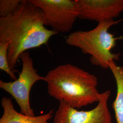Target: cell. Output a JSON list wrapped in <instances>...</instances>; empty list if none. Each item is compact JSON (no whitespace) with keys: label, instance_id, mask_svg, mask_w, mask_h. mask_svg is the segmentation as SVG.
<instances>
[{"label":"cell","instance_id":"5","mask_svg":"<svg viewBox=\"0 0 123 123\" xmlns=\"http://www.w3.org/2000/svg\"><path fill=\"white\" fill-rule=\"evenodd\" d=\"M43 14L45 25L58 33L72 30L79 11L77 0H30Z\"/></svg>","mask_w":123,"mask_h":123},{"label":"cell","instance_id":"12","mask_svg":"<svg viewBox=\"0 0 123 123\" xmlns=\"http://www.w3.org/2000/svg\"></svg>","mask_w":123,"mask_h":123},{"label":"cell","instance_id":"8","mask_svg":"<svg viewBox=\"0 0 123 123\" xmlns=\"http://www.w3.org/2000/svg\"><path fill=\"white\" fill-rule=\"evenodd\" d=\"M1 105L3 113L0 119V123H49L53 117V110L39 116H28L19 113L15 110L12 101L6 97L2 98Z\"/></svg>","mask_w":123,"mask_h":123},{"label":"cell","instance_id":"11","mask_svg":"<svg viewBox=\"0 0 123 123\" xmlns=\"http://www.w3.org/2000/svg\"><path fill=\"white\" fill-rule=\"evenodd\" d=\"M23 0H0V18L6 17L14 13L19 7Z\"/></svg>","mask_w":123,"mask_h":123},{"label":"cell","instance_id":"2","mask_svg":"<svg viewBox=\"0 0 123 123\" xmlns=\"http://www.w3.org/2000/svg\"><path fill=\"white\" fill-rule=\"evenodd\" d=\"M49 95L76 109L98 102L97 77L71 63L59 65L44 77Z\"/></svg>","mask_w":123,"mask_h":123},{"label":"cell","instance_id":"9","mask_svg":"<svg viewBox=\"0 0 123 123\" xmlns=\"http://www.w3.org/2000/svg\"><path fill=\"white\" fill-rule=\"evenodd\" d=\"M109 67L114 77L117 85L116 97L113 103L117 123H123V66H118L111 62Z\"/></svg>","mask_w":123,"mask_h":123},{"label":"cell","instance_id":"3","mask_svg":"<svg viewBox=\"0 0 123 123\" xmlns=\"http://www.w3.org/2000/svg\"><path fill=\"white\" fill-rule=\"evenodd\" d=\"M122 20L98 22L92 30L72 32L66 37V44L79 48L84 54L90 55V61L92 65L109 68L110 62L118 61L120 57V53H114L111 50L116 46V41L122 37H115L109 30Z\"/></svg>","mask_w":123,"mask_h":123},{"label":"cell","instance_id":"4","mask_svg":"<svg viewBox=\"0 0 123 123\" xmlns=\"http://www.w3.org/2000/svg\"><path fill=\"white\" fill-rule=\"evenodd\" d=\"M20 59L22 62V69L18 78L12 82L0 80V88L14 98L19 106L20 113L33 116L35 114L30 102L31 89L36 82L42 80L45 81V79L37 74L28 52L22 53Z\"/></svg>","mask_w":123,"mask_h":123},{"label":"cell","instance_id":"1","mask_svg":"<svg viewBox=\"0 0 123 123\" xmlns=\"http://www.w3.org/2000/svg\"><path fill=\"white\" fill-rule=\"evenodd\" d=\"M57 34L45 27L42 12L30 0H23L14 13L0 18V42L9 43L8 58L13 70L22 53L47 45Z\"/></svg>","mask_w":123,"mask_h":123},{"label":"cell","instance_id":"6","mask_svg":"<svg viewBox=\"0 0 123 123\" xmlns=\"http://www.w3.org/2000/svg\"><path fill=\"white\" fill-rule=\"evenodd\" d=\"M110 94V90L101 93L97 105L88 111L78 110L60 101L52 123H112L108 107Z\"/></svg>","mask_w":123,"mask_h":123},{"label":"cell","instance_id":"10","mask_svg":"<svg viewBox=\"0 0 123 123\" xmlns=\"http://www.w3.org/2000/svg\"><path fill=\"white\" fill-rule=\"evenodd\" d=\"M9 45L7 42H0V69L6 73L14 81L18 79L15 74L19 72L13 70L10 66L8 58Z\"/></svg>","mask_w":123,"mask_h":123},{"label":"cell","instance_id":"7","mask_svg":"<svg viewBox=\"0 0 123 123\" xmlns=\"http://www.w3.org/2000/svg\"><path fill=\"white\" fill-rule=\"evenodd\" d=\"M79 18L98 22L115 20L123 12V0H77Z\"/></svg>","mask_w":123,"mask_h":123}]
</instances>
